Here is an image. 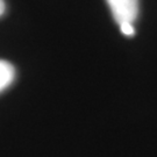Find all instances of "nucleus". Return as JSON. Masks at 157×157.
Instances as JSON below:
<instances>
[{
    "label": "nucleus",
    "mask_w": 157,
    "mask_h": 157,
    "mask_svg": "<svg viewBox=\"0 0 157 157\" xmlns=\"http://www.w3.org/2000/svg\"><path fill=\"white\" fill-rule=\"evenodd\" d=\"M115 22L133 23L139 14V0H106Z\"/></svg>",
    "instance_id": "nucleus-1"
},
{
    "label": "nucleus",
    "mask_w": 157,
    "mask_h": 157,
    "mask_svg": "<svg viewBox=\"0 0 157 157\" xmlns=\"http://www.w3.org/2000/svg\"><path fill=\"white\" fill-rule=\"evenodd\" d=\"M15 79V69L10 62L0 59V93L10 87Z\"/></svg>",
    "instance_id": "nucleus-2"
},
{
    "label": "nucleus",
    "mask_w": 157,
    "mask_h": 157,
    "mask_svg": "<svg viewBox=\"0 0 157 157\" xmlns=\"http://www.w3.org/2000/svg\"><path fill=\"white\" fill-rule=\"evenodd\" d=\"M119 26H120V30H121V33L124 34V36H128V37L134 36L135 28H134V26H133V23L124 22V23L119 25Z\"/></svg>",
    "instance_id": "nucleus-3"
},
{
    "label": "nucleus",
    "mask_w": 157,
    "mask_h": 157,
    "mask_svg": "<svg viewBox=\"0 0 157 157\" xmlns=\"http://www.w3.org/2000/svg\"><path fill=\"white\" fill-rule=\"evenodd\" d=\"M5 10H6L5 1H4V0H0V17L5 13Z\"/></svg>",
    "instance_id": "nucleus-4"
}]
</instances>
